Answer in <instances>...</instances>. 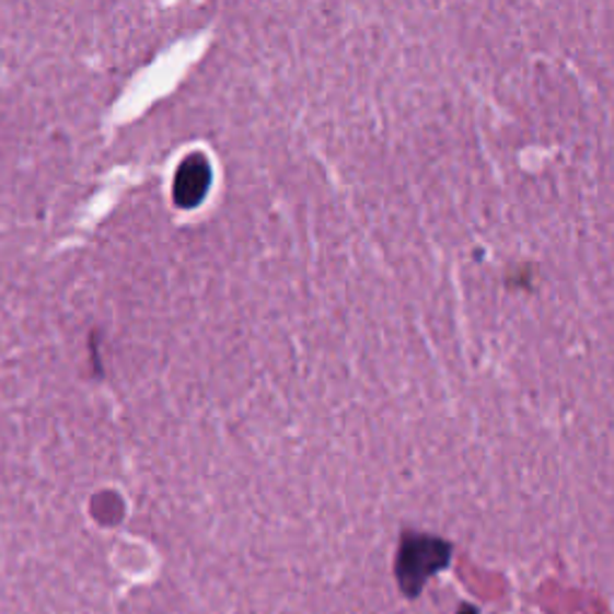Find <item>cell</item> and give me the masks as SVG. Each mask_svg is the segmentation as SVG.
Segmentation results:
<instances>
[{
  "instance_id": "6da1fadb",
  "label": "cell",
  "mask_w": 614,
  "mask_h": 614,
  "mask_svg": "<svg viewBox=\"0 0 614 614\" xmlns=\"http://www.w3.org/2000/svg\"><path fill=\"white\" fill-rule=\"evenodd\" d=\"M451 557V547L430 535H408L398 549L396 576L404 593L418 595L432 574L442 571Z\"/></svg>"
},
{
  "instance_id": "7a4b0ae2",
  "label": "cell",
  "mask_w": 614,
  "mask_h": 614,
  "mask_svg": "<svg viewBox=\"0 0 614 614\" xmlns=\"http://www.w3.org/2000/svg\"><path fill=\"white\" fill-rule=\"evenodd\" d=\"M211 183V166L205 154L187 157L178 166L173 181V199L181 209H193L207 197Z\"/></svg>"
}]
</instances>
